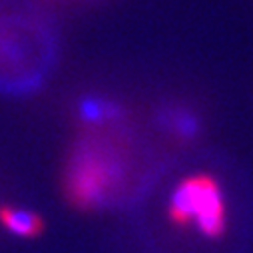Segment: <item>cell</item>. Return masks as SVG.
<instances>
[{"mask_svg":"<svg viewBox=\"0 0 253 253\" xmlns=\"http://www.w3.org/2000/svg\"><path fill=\"white\" fill-rule=\"evenodd\" d=\"M124 108L106 98H84L78 104V118L88 128H102L124 122Z\"/></svg>","mask_w":253,"mask_h":253,"instance_id":"cell-5","label":"cell"},{"mask_svg":"<svg viewBox=\"0 0 253 253\" xmlns=\"http://www.w3.org/2000/svg\"><path fill=\"white\" fill-rule=\"evenodd\" d=\"M126 177V162L118 144L92 128L70 150L64 169L68 202L84 211L106 206Z\"/></svg>","mask_w":253,"mask_h":253,"instance_id":"cell-2","label":"cell"},{"mask_svg":"<svg viewBox=\"0 0 253 253\" xmlns=\"http://www.w3.org/2000/svg\"><path fill=\"white\" fill-rule=\"evenodd\" d=\"M58 54V26L42 0H0V90L36 88Z\"/></svg>","mask_w":253,"mask_h":253,"instance_id":"cell-1","label":"cell"},{"mask_svg":"<svg viewBox=\"0 0 253 253\" xmlns=\"http://www.w3.org/2000/svg\"><path fill=\"white\" fill-rule=\"evenodd\" d=\"M0 225L8 233H14L18 237H36L44 229V221L40 215L10 206L0 208Z\"/></svg>","mask_w":253,"mask_h":253,"instance_id":"cell-6","label":"cell"},{"mask_svg":"<svg viewBox=\"0 0 253 253\" xmlns=\"http://www.w3.org/2000/svg\"><path fill=\"white\" fill-rule=\"evenodd\" d=\"M156 122L160 128L177 140H194L200 134V118L194 110L177 104H168L158 110Z\"/></svg>","mask_w":253,"mask_h":253,"instance_id":"cell-4","label":"cell"},{"mask_svg":"<svg viewBox=\"0 0 253 253\" xmlns=\"http://www.w3.org/2000/svg\"><path fill=\"white\" fill-rule=\"evenodd\" d=\"M166 215L175 227L194 225L204 237L219 239L227 231V200L223 187L211 173L183 177L169 194Z\"/></svg>","mask_w":253,"mask_h":253,"instance_id":"cell-3","label":"cell"}]
</instances>
